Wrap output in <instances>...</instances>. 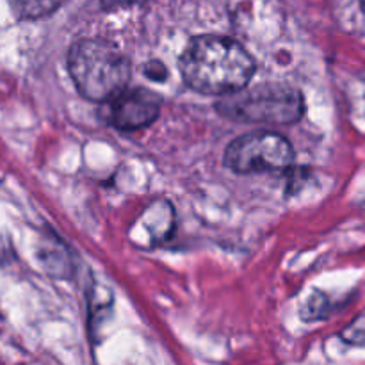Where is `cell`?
I'll use <instances>...</instances> for the list:
<instances>
[{
	"label": "cell",
	"mask_w": 365,
	"mask_h": 365,
	"mask_svg": "<svg viewBox=\"0 0 365 365\" xmlns=\"http://www.w3.org/2000/svg\"><path fill=\"white\" fill-rule=\"evenodd\" d=\"M184 81L203 95H230L246 88L255 73V61L230 38L202 36L180 57Z\"/></svg>",
	"instance_id": "obj_1"
},
{
	"label": "cell",
	"mask_w": 365,
	"mask_h": 365,
	"mask_svg": "<svg viewBox=\"0 0 365 365\" xmlns=\"http://www.w3.org/2000/svg\"><path fill=\"white\" fill-rule=\"evenodd\" d=\"M75 88L91 102H110L127 89L130 63L106 39H81L68 52Z\"/></svg>",
	"instance_id": "obj_2"
},
{
	"label": "cell",
	"mask_w": 365,
	"mask_h": 365,
	"mask_svg": "<svg viewBox=\"0 0 365 365\" xmlns=\"http://www.w3.org/2000/svg\"><path fill=\"white\" fill-rule=\"evenodd\" d=\"M223 116L248 123L291 125L303 116V96L285 84H259L225 95L217 103Z\"/></svg>",
	"instance_id": "obj_3"
},
{
	"label": "cell",
	"mask_w": 365,
	"mask_h": 365,
	"mask_svg": "<svg viewBox=\"0 0 365 365\" xmlns=\"http://www.w3.org/2000/svg\"><path fill=\"white\" fill-rule=\"evenodd\" d=\"M294 159L292 146L284 135L255 130L234 139L225 152V164L235 173L252 175L284 171Z\"/></svg>",
	"instance_id": "obj_4"
},
{
	"label": "cell",
	"mask_w": 365,
	"mask_h": 365,
	"mask_svg": "<svg viewBox=\"0 0 365 365\" xmlns=\"http://www.w3.org/2000/svg\"><path fill=\"white\" fill-rule=\"evenodd\" d=\"M160 103V96L150 89H125L110 100V123L127 132L145 128L157 120Z\"/></svg>",
	"instance_id": "obj_5"
},
{
	"label": "cell",
	"mask_w": 365,
	"mask_h": 365,
	"mask_svg": "<svg viewBox=\"0 0 365 365\" xmlns=\"http://www.w3.org/2000/svg\"><path fill=\"white\" fill-rule=\"evenodd\" d=\"M16 14L21 20H38V18L52 14L64 0H7Z\"/></svg>",
	"instance_id": "obj_6"
},
{
	"label": "cell",
	"mask_w": 365,
	"mask_h": 365,
	"mask_svg": "<svg viewBox=\"0 0 365 365\" xmlns=\"http://www.w3.org/2000/svg\"><path fill=\"white\" fill-rule=\"evenodd\" d=\"M342 339L351 344H365V316L359 317L351 327L346 328Z\"/></svg>",
	"instance_id": "obj_7"
},
{
	"label": "cell",
	"mask_w": 365,
	"mask_h": 365,
	"mask_svg": "<svg viewBox=\"0 0 365 365\" xmlns=\"http://www.w3.org/2000/svg\"><path fill=\"white\" fill-rule=\"evenodd\" d=\"M146 75H148L150 78H155V81H163V78H166L168 71L160 63H150L148 66H146Z\"/></svg>",
	"instance_id": "obj_8"
},
{
	"label": "cell",
	"mask_w": 365,
	"mask_h": 365,
	"mask_svg": "<svg viewBox=\"0 0 365 365\" xmlns=\"http://www.w3.org/2000/svg\"><path fill=\"white\" fill-rule=\"evenodd\" d=\"M360 4H362V7H364V11H365V0H360Z\"/></svg>",
	"instance_id": "obj_9"
}]
</instances>
